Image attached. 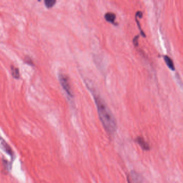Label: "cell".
Returning a JSON list of instances; mask_svg holds the SVG:
<instances>
[{"label":"cell","instance_id":"cell-1","mask_svg":"<svg viewBox=\"0 0 183 183\" xmlns=\"http://www.w3.org/2000/svg\"><path fill=\"white\" fill-rule=\"evenodd\" d=\"M89 89L93 94L100 121L105 130L108 134L111 136L114 135L117 129L116 119L102 97L92 87L89 88Z\"/></svg>","mask_w":183,"mask_h":183},{"label":"cell","instance_id":"cell-2","mask_svg":"<svg viewBox=\"0 0 183 183\" xmlns=\"http://www.w3.org/2000/svg\"><path fill=\"white\" fill-rule=\"evenodd\" d=\"M58 79L62 88L67 94L70 97H73V92L69 82V77L64 74H60L58 75Z\"/></svg>","mask_w":183,"mask_h":183},{"label":"cell","instance_id":"cell-3","mask_svg":"<svg viewBox=\"0 0 183 183\" xmlns=\"http://www.w3.org/2000/svg\"><path fill=\"white\" fill-rule=\"evenodd\" d=\"M128 183H143V180L140 175L136 171H131L127 176Z\"/></svg>","mask_w":183,"mask_h":183},{"label":"cell","instance_id":"cell-4","mask_svg":"<svg viewBox=\"0 0 183 183\" xmlns=\"http://www.w3.org/2000/svg\"><path fill=\"white\" fill-rule=\"evenodd\" d=\"M135 141H136V142L143 149L145 150H150V147L149 144L145 140V139L144 138L139 136L138 138H136Z\"/></svg>","mask_w":183,"mask_h":183},{"label":"cell","instance_id":"cell-5","mask_svg":"<svg viewBox=\"0 0 183 183\" xmlns=\"http://www.w3.org/2000/svg\"><path fill=\"white\" fill-rule=\"evenodd\" d=\"M1 144L2 146L3 149L5 150V152H7L8 154L10 155L11 156H13L14 153H13L12 149H11V147H10L9 145H8L7 143L5 142V141L2 140V139L1 140Z\"/></svg>","mask_w":183,"mask_h":183},{"label":"cell","instance_id":"cell-6","mask_svg":"<svg viewBox=\"0 0 183 183\" xmlns=\"http://www.w3.org/2000/svg\"><path fill=\"white\" fill-rule=\"evenodd\" d=\"M105 18L107 21L114 24L116 19V15L112 12H107L105 14Z\"/></svg>","mask_w":183,"mask_h":183},{"label":"cell","instance_id":"cell-7","mask_svg":"<svg viewBox=\"0 0 183 183\" xmlns=\"http://www.w3.org/2000/svg\"><path fill=\"white\" fill-rule=\"evenodd\" d=\"M164 59L165 62L166 63L167 66L169 68L172 70H174L175 69V67L174 66V62L172 61V60L171 59V58L169 57L168 55H165L164 57Z\"/></svg>","mask_w":183,"mask_h":183},{"label":"cell","instance_id":"cell-8","mask_svg":"<svg viewBox=\"0 0 183 183\" xmlns=\"http://www.w3.org/2000/svg\"><path fill=\"white\" fill-rule=\"evenodd\" d=\"M11 71L12 76L14 77V79H19V76H20L19 69L12 66L11 67Z\"/></svg>","mask_w":183,"mask_h":183},{"label":"cell","instance_id":"cell-9","mask_svg":"<svg viewBox=\"0 0 183 183\" xmlns=\"http://www.w3.org/2000/svg\"><path fill=\"white\" fill-rule=\"evenodd\" d=\"M56 2V1H55V0H45V4L46 7L48 8H52Z\"/></svg>","mask_w":183,"mask_h":183},{"label":"cell","instance_id":"cell-10","mask_svg":"<svg viewBox=\"0 0 183 183\" xmlns=\"http://www.w3.org/2000/svg\"><path fill=\"white\" fill-rule=\"evenodd\" d=\"M135 18H136V21H137V23L138 24V28H139V30L140 31L141 34L142 35V36H144V37H145V34L144 32V31L142 30V29L141 28L140 25V23H139V21H138V17L136 15H135Z\"/></svg>","mask_w":183,"mask_h":183},{"label":"cell","instance_id":"cell-11","mask_svg":"<svg viewBox=\"0 0 183 183\" xmlns=\"http://www.w3.org/2000/svg\"><path fill=\"white\" fill-rule=\"evenodd\" d=\"M139 35L135 36L134 38H133V43L134 45L135 46H138V39H139Z\"/></svg>","mask_w":183,"mask_h":183}]
</instances>
